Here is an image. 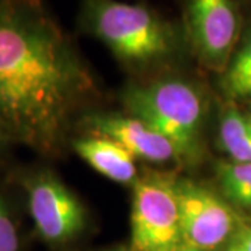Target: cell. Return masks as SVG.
<instances>
[{
  "label": "cell",
  "instance_id": "9c48e42d",
  "mask_svg": "<svg viewBox=\"0 0 251 251\" xmlns=\"http://www.w3.org/2000/svg\"><path fill=\"white\" fill-rule=\"evenodd\" d=\"M75 152L108 179L130 184L137 181L134 156L120 144L105 137H90L73 141Z\"/></svg>",
  "mask_w": 251,
  "mask_h": 251
},
{
  "label": "cell",
  "instance_id": "e0dca14e",
  "mask_svg": "<svg viewBox=\"0 0 251 251\" xmlns=\"http://www.w3.org/2000/svg\"><path fill=\"white\" fill-rule=\"evenodd\" d=\"M249 117H250V122H251V115H250V116H249Z\"/></svg>",
  "mask_w": 251,
  "mask_h": 251
},
{
  "label": "cell",
  "instance_id": "6da1fadb",
  "mask_svg": "<svg viewBox=\"0 0 251 251\" xmlns=\"http://www.w3.org/2000/svg\"><path fill=\"white\" fill-rule=\"evenodd\" d=\"M95 81L41 0H0V127L11 143L60 152Z\"/></svg>",
  "mask_w": 251,
  "mask_h": 251
},
{
  "label": "cell",
  "instance_id": "8992f818",
  "mask_svg": "<svg viewBox=\"0 0 251 251\" xmlns=\"http://www.w3.org/2000/svg\"><path fill=\"white\" fill-rule=\"evenodd\" d=\"M23 180L29 215L45 242L62 244L84 229L85 211L81 202L52 172L38 171Z\"/></svg>",
  "mask_w": 251,
  "mask_h": 251
},
{
  "label": "cell",
  "instance_id": "2e32d148",
  "mask_svg": "<svg viewBox=\"0 0 251 251\" xmlns=\"http://www.w3.org/2000/svg\"><path fill=\"white\" fill-rule=\"evenodd\" d=\"M176 251H201V250L193 249V247H187V246H183V247H180L179 250H176Z\"/></svg>",
  "mask_w": 251,
  "mask_h": 251
},
{
  "label": "cell",
  "instance_id": "277c9868",
  "mask_svg": "<svg viewBox=\"0 0 251 251\" xmlns=\"http://www.w3.org/2000/svg\"><path fill=\"white\" fill-rule=\"evenodd\" d=\"M177 180L150 173L134 183L131 247L134 251H176L183 247Z\"/></svg>",
  "mask_w": 251,
  "mask_h": 251
},
{
  "label": "cell",
  "instance_id": "5bb4252c",
  "mask_svg": "<svg viewBox=\"0 0 251 251\" xmlns=\"http://www.w3.org/2000/svg\"><path fill=\"white\" fill-rule=\"evenodd\" d=\"M226 251H251V227L242 226L232 236Z\"/></svg>",
  "mask_w": 251,
  "mask_h": 251
},
{
  "label": "cell",
  "instance_id": "4fadbf2b",
  "mask_svg": "<svg viewBox=\"0 0 251 251\" xmlns=\"http://www.w3.org/2000/svg\"><path fill=\"white\" fill-rule=\"evenodd\" d=\"M0 251H20V234L7 200L0 193Z\"/></svg>",
  "mask_w": 251,
  "mask_h": 251
},
{
  "label": "cell",
  "instance_id": "9a60e30c",
  "mask_svg": "<svg viewBox=\"0 0 251 251\" xmlns=\"http://www.w3.org/2000/svg\"><path fill=\"white\" fill-rule=\"evenodd\" d=\"M9 143H11V140H10L9 137H7V134L3 131V128L0 127V150H1L4 145H7Z\"/></svg>",
  "mask_w": 251,
  "mask_h": 251
},
{
  "label": "cell",
  "instance_id": "52a82bcc",
  "mask_svg": "<svg viewBox=\"0 0 251 251\" xmlns=\"http://www.w3.org/2000/svg\"><path fill=\"white\" fill-rule=\"evenodd\" d=\"M183 244L201 251L215 250L234 230L230 206L215 193L191 181H177Z\"/></svg>",
  "mask_w": 251,
  "mask_h": 251
},
{
  "label": "cell",
  "instance_id": "30bf717a",
  "mask_svg": "<svg viewBox=\"0 0 251 251\" xmlns=\"http://www.w3.org/2000/svg\"><path fill=\"white\" fill-rule=\"evenodd\" d=\"M219 141L232 162L251 163V122L234 105L225 109L219 122Z\"/></svg>",
  "mask_w": 251,
  "mask_h": 251
},
{
  "label": "cell",
  "instance_id": "ba28073f",
  "mask_svg": "<svg viewBox=\"0 0 251 251\" xmlns=\"http://www.w3.org/2000/svg\"><path fill=\"white\" fill-rule=\"evenodd\" d=\"M88 126L94 134L113 140L138 159L163 163L179 156L168 138L137 117L94 116Z\"/></svg>",
  "mask_w": 251,
  "mask_h": 251
},
{
  "label": "cell",
  "instance_id": "7a4b0ae2",
  "mask_svg": "<svg viewBox=\"0 0 251 251\" xmlns=\"http://www.w3.org/2000/svg\"><path fill=\"white\" fill-rule=\"evenodd\" d=\"M81 20L117 59L134 69H148L173 60L184 34L143 3L82 0Z\"/></svg>",
  "mask_w": 251,
  "mask_h": 251
},
{
  "label": "cell",
  "instance_id": "7c38bea8",
  "mask_svg": "<svg viewBox=\"0 0 251 251\" xmlns=\"http://www.w3.org/2000/svg\"><path fill=\"white\" fill-rule=\"evenodd\" d=\"M218 175L225 196L236 205L249 209L251 204V163L221 162Z\"/></svg>",
  "mask_w": 251,
  "mask_h": 251
},
{
  "label": "cell",
  "instance_id": "8fae6325",
  "mask_svg": "<svg viewBox=\"0 0 251 251\" xmlns=\"http://www.w3.org/2000/svg\"><path fill=\"white\" fill-rule=\"evenodd\" d=\"M224 88L232 98H251V35L225 69Z\"/></svg>",
  "mask_w": 251,
  "mask_h": 251
},
{
  "label": "cell",
  "instance_id": "5b68a950",
  "mask_svg": "<svg viewBox=\"0 0 251 251\" xmlns=\"http://www.w3.org/2000/svg\"><path fill=\"white\" fill-rule=\"evenodd\" d=\"M184 35L198 60L214 72H225L240 35L234 0H186Z\"/></svg>",
  "mask_w": 251,
  "mask_h": 251
},
{
  "label": "cell",
  "instance_id": "3957f363",
  "mask_svg": "<svg viewBox=\"0 0 251 251\" xmlns=\"http://www.w3.org/2000/svg\"><path fill=\"white\" fill-rule=\"evenodd\" d=\"M125 105L131 116L168 138L179 156L194 158L200 150L204 100L197 87L181 78H162L130 87Z\"/></svg>",
  "mask_w": 251,
  "mask_h": 251
}]
</instances>
